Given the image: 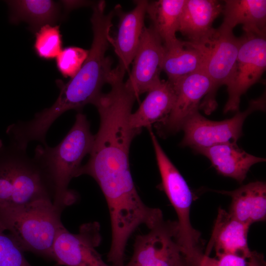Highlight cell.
Wrapping results in <instances>:
<instances>
[{
	"label": "cell",
	"instance_id": "6da1fadb",
	"mask_svg": "<svg viewBox=\"0 0 266 266\" xmlns=\"http://www.w3.org/2000/svg\"><path fill=\"white\" fill-rule=\"evenodd\" d=\"M133 106L129 101L117 98L98 103L99 129L90 158L76 175H88L95 179L104 195L109 213L116 216L131 213L142 202L130 167V146L141 132L130 124Z\"/></svg>",
	"mask_w": 266,
	"mask_h": 266
},
{
	"label": "cell",
	"instance_id": "7a4b0ae2",
	"mask_svg": "<svg viewBox=\"0 0 266 266\" xmlns=\"http://www.w3.org/2000/svg\"><path fill=\"white\" fill-rule=\"evenodd\" d=\"M105 3L100 1L93 6L91 18L93 39L88 55L77 74L67 83L58 81L60 94L53 104L36 113L33 118L35 126L46 132L65 112L82 108L85 105L94 104L102 94L101 90L108 83L112 72V60L105 53L112 37L110 31L115 11L105 12Z\"/></svg>",
	"mask_w": 266,
	"mask_h": 266
},
{
	"label": "cell",
	"instance_id": "3957f363",
	"mask_svg": "<svg viewBox=\"0 0 266 266\" xmlns=\"http://www.w3.org/2000/svg\"><path fill=\"white\" fill-rule=\"evenodd\" d=\"M95 135L86 115L78 112L68 133L56 146L39 145L34 156L46 171L53 186V204L62 210L73 203L74 193L68 189L72 178L76 177L83 158L92 149Z\"/></svg>",
	"mask_w": 266,
	"mask_h": 266
},
{
	"label": "cell",
	"instance_id": "277c9868",
	"mask_svg": "<svg viewBox=\"0 0 266 266\" xmlns=\"http://www.w3.org/2000/svg\"><path fill=\"white\" fill-rule=\"evenodd\" d=\"M62 210L51 199L41 198L20 205L0 207V226L21 250L53 259L52 248Z\"/></svg>",
	"mask_w": 266,
	"mask_h": 266
},
{
	"label": "cell",
	"instance_id": "5b68a950",
	"mask_svg": "<svg viewBox=\"0 0 266 266\" xmlns=\"http://www.w3.org/2000/svg\"><path fill=\"white\" fill-rule=\"evenodd\" d=\"M54 189L48 175L34 156L12 144L0 146V207L41 199H51Z\"/></svg>",
	"mask_w": 266,
	"mask_h": 266
},
{
	"label": "cell",
	"instance_id": "8992f818",
	"mask_svg": "<svg viewBox=\"0 0 266 266\" xmlns=\"http://www.w3.org/2000/svg\"><path fill=\"white\" fill-rule=\"evenodd\" d=\"M157 165L162 180V188L173 207L177 216V239L183 252L191 254L203 246L200 233L192 226L190 213L193 195L186 180L167 157L157 137L149 129Z\"/></svg>",
	"mask_w": 266,
	"mask_h": 266
},
{
	"label": "cell",
	"instance_id": "52a82bcc",
	"mask_svg": "<svg viewBox=\"0 0 266 266\" xmlns=\"http://www.w3.org/2000/svg\"><path fill=\"white\" fill-rule=\"evenodd\" d=\"M240 38L233 30L221 25L198 45L204 58V68L210 87L200 107L209 114L217 107L215 97L219 88L226 85L234 69L240 46Z\"/></svg>",
	"mask_w": 266,
	"mask_h": 266
},
{
	"label": "cell",
	"instance_id": "ba28073f",
	"mask_svg": "<svg viewBox=\"0 0 266 266\" xmlns=\"http://www.w3.org/2000/svg\"><path fill=\"white\" fill-rule=\"evenodd\" d=\"M265 102V95H263L252 100L245 111L238 112L233 117L221 121L207 119L199 111L196 112L182 127L184 135L181 145L190 147L197 152L220 143L236 142L242 134V126L245 119L255 111H264Z\"/></svg>",
	"mask_w": 266,
	"mask_h": 266
},
{
	"label": "cell",
	"instance_id": "9c48e42d",
	"mask_svg": "<svg viewBox=\"0 0 266 266\" xmlns=\"http://www.w3.org/2000/svg\"><path fill=\"white\" fill-rule=\"evenodd\" d=\"M149 229L136 236L125 266H188L178 242L176 222L163 219Z\"/></svg>",
	"mask_w": 266,
	"mask_h": 266
},
{
	"label": "cell",
	"instance_id": "30bf717a",
	"mask_svg": "<svg viewBox=\"0 0 266 266\" xmlns=\"http://www.w3.org/2000/svg\"><path fill=\"white\" fill-rule=\"evenodd\" d=\"M240 40L235 65L226 85L225 113L238 110L241 96L260 80L266 68V36L245 33Z\"/></svg>",
	"mask_w": 266,
	"mask_h": 266
},
{
	"label": "cell",
	"instance_id": "8fae6325",
	"mask_svg": "<svg viewBox=\"0 0 266 266\" xmlns=\"http://www.w3.org/2000/svg\"><path fill=\"white\" fill-rule=\"evenodd\" d=\"M98 222L83 224L77 233H72L62 226L54 242L53 260L65 266H113L106 264L96 248L101 241Z\"/></svg>",
	"mask_w": 266,
	"mask_h": 266
},
{
	"label": "cell",
	"instance_id": "7c38bea8",
	"mask_svg": "<svg viewBox=\"0 0 266 266\" xmlns=\"http://www.w3.org/2000/svg\"><path fill=\"white\" fill-rule=\"evenodd\" d=\"M171 84L176 99L170 113L156 125L161 136L182 130L186 121L199 111L201 99L207 94L211 85L204 67Z\"/></svg>",
	"mask_w": 266,
	"mask_h": 266
},
{
	"label": "cell",
	"instance_id": "4fadbf2b",
	"mask_svg": "<svg viewBox=\"0 0 266 266\" xmlns=\"http://www.w3.org/2000/svg\"><path fill=\"white\" fill-rule=\"evenodd\" d=\"M165 48L152 27L144 26L133 58L131 73L126 85L136 98L148 92L160 80Z\"/></svg>",
	"mask_w": 266,
	"mask_h": 266
},
{
	"label": "cell",
	"instance_id": "5bb4252c",
	"mask_svg": "<svg viewBox=\"0 0 266 266\" xmlns=\"http://www.w3.org/2000/svg\"><path fill=\"white\" fill-rule=\"evenodd\" d=\"M148 2L144 0H137L135 7L129 12H122L118 8V30L115 37L112 38L111 44L119 59L118 66L125 72L137 51L144 27V19Z\"/></svg>",
	"mask_w": 266,
	"mask_h": 266
},
{
	"label": "cell",
	"instance_id": "9a60e30c",
	"mask_svg": "<svg viewBox=\"0 0 266 266\" xmlns=\"http://www.w3.org/2000/svg\"><path fill=\"white\" fill-rule=\"evenodd\" d=\"M223 6L215 0H186L179 20L178 32L194 44L202 42L215 29L212 24L222 13Z\"/></svg>",
	"mask_w": 266,
	"mask_h": 266
},
{
	"label": "cell",
	"instance_id": "2e32d148",
	"mask_svg": "<svg viewBox=\"0 0 266 266\" xmlns=\"http://www.w3.org/2000/svg\"><path fill=\"white\" fill-rule=\"evenodd\" d=\"M207 157L218 173L239 183L245 179L250 168L266 159L251 155L240 148L236 142H227L198 150Z\"/></svg>",
	"mask_w": 266,
	"mask_h": 266
},
{
	"label": "cell",
	"instance_id": "e0dca14e",
	"mask_svg": "<svg viewBox=\"0 0 266 266\" xmlns=\"http://www.w3.org/2000/svg\"><path fill=\"white\" fill-rule=\"evenodd\" d=\"M250 226L234 218L229 212L220 208L213 229L210 242L204 253L214 247L216 256L222 254L243 255L251 250L247 242Z\"/></svg>",
	"mask_w": 266,
	"mask_h": 266
},
{
	"label": "cell",
	"instance_id": "ac0fdd59",
	"mask_svg": "<svg viewBox=\"0 0 266 266\" xmlns=\"http://www.w3.org/2000/svg\"><path fill=\"white\" fill-rule=\"evenodd\" d=\"M137 110L129 117L131 126L141 130L164 119L170 112L175 103L176 93L168 81L160 80L148 92Z\"/></svg>",
	"mask_w": 266,
	"mask_h": 266
},
{
	"label": "cell",
	"instance_id": "d6986e66",
	"mask_svg": "<svg viewBox=\"0 0 266 266\" xmlns=\"http://www.w3.org/2000/svg\"><path fill=\"white\" fill-rule=\"evenodd\" d=\"M232 198L229 212L238 221L250 226L266 218V184L255 181L232 191H220Z\"/></svg>",
	"mask_w": 266,
	"mask_h": 266
},
{
	"label": "cell",
	"instance_id": "ffe728a7",
	"mask_svg": "<svg viewBox=\"0 0 266 266\" xmlns=\"http://www.w3.org/2000/svg\"><path fill=\"white\" fill-rule=\"evenodd\" d=\"M222 26L233 30L242 25L245 33L266 36V0H226Z\"/></svg>",
	"mask_w": 266,
	"mask_h": 266
},
{
	"label": "cell",
	"instance_id": "44dd1931",
	"mask_svg": "<svg viewBox=\"0 0 266 266\" xmlns=\"http://www.w3.org/2000/svg\"><path fill=\"white\" fill-rule=\"evenodd\" d=\"M164 48L163 70L171 84L204 67L203 54L197 44L178 40Z\"/></svg>",
	"mask_w": 266,
	"mask_h": 266
},
{
	"label": "cell",
	"instance_id": "7402d4cb",
	"mask_svg": "<svg viewBox=\"0 0 266 266\" xmlns=\"http://www.w3.org/2000/svg\"><path fill=\"white\" fill-rule=\"evenodd\" d=\"M6 2L9 8L10 22H25L35 33L45 25H54L61 16L60 5L53 0H13Z\"/></svg>",
	"mask_w": 266,
	"mask_h": 266
},
{
	"label": "cell",
	"instance_id": "603a6c76",
	"mask_svg": "<svg viewBox=\"0 0 266 266\" xmlns=\"http://www.w3.org/2000/svg\"><path fill=\"white\" fill-rule=\"evenodd\" d=\"M186 0H159L148 2L146 13L153 22V28L164 46L176 42L181 14Z\"/></svg>",
	"mask_w": 266,
	"mask_h": 266
},
{
	"label": "cell",
	"instance_id": "cb8c5ba5",
	"mask_svg": "<svg viewBox=\"0 0 266 266\" xmlns=\"http://www.w3.org/2000/svg\"><path fill=\"white\" fill-rule=\"evenodd\" d=\"M35 36L33 49L37 56L46 60L56 58L62 50L60 27L45 25L35 33Z\"/></svg>",
	"mask_w": 266,
	"mask_h": 266
},
{
	"label": "cell",
	"instance_id": "d4e9b609",
	"mask_svg": "<svg viewBox=\"0 0 266 266\" xmlns=\"http://www.w3.org/2000/svg\"><path fill=\"white\" fill-rule=\"evenodd\" d=\"M264 255L257 251L239 254H222L210 257L204 254L197 266H266Z\"/></svg>",
	"mask_w": 266,
	"mask_h": 266
},
{
	"label": "cell",
	"instance_id": "484cf974",
	"mask_svg": "<svg viewBox=\"0 0 266 266\" xmlns=\"http://www.w3.org/2000/svg\"><path fill=\"white\" fill-rule=\"evenodd\" d=\"M88 53L89 50L76 46L62 49L56 58L57 69L64 77L72 78L80 69Z\"/></svg>",
	"mask_w": 266,
	"mask_h": 266
},
{
	"label": "cell",
	"instance_id": "4316f807",
	"mask_svg": "<svg viewBox=\"0 0 266 266\" xmlns=\"http://www.w3.org/2000/svg\"><path fill=\"white\" fill-rule=\"evenodd\" d=\"M0 226V266H32L14 240Z\"/></svg>",
	"mask_w": 266,
	"mask_h": 266
},
{
	"label": "cell",
	"instance_id": "83f0119b",
	"mask_svg": "<svg viewBox=\"0 0 266 266\" xmlns=\"http://www.w3.org/2000/svg\"></svg>",
	"mask_w": 266,
	"mask_h": 266
}]
</instances>
